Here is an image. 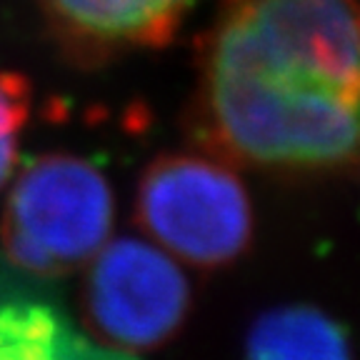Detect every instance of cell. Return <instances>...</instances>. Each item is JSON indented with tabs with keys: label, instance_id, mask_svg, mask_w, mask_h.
<instances>
[{
	"label": "cell",
	"instance_id": "cell-1",
	"mask_svg": "<svg viewBox=\"0 0 360 360\" xmlns=\"http://www.w3.org/2000/svg\"><path fill=\"white\" fill-rule=\"evenodd\" d=\"M188 128L238 170H360V0H223L198 43Z\"/></svg>",
	"mask_w": 360,
	"mask_h": 360
},
{
	"label": "cell",
	"instance_id": "cell-2",
	"mask_svg": "<svg viewBox=\"0 0 360 360\" xmlns=\"http://www.w3.org/2000/svg\"><path fill=\"white\" fill-rule=\"evenodd\" d=\"M135 220L178 263L215 270L253 243L255 213L238 168L205 150L165 153L143 170Z\"/></svg>",
	"mask_w": 360,
	"mask_h": 360
},
{
	"label": "cell",
	"instance_id": "cell-3",
	"mask_svg": "<svg viewBox=\"0 0 360 360\" xmlns=\"http://www.w3.org/2000/svg\"><path fill=\"white\" fill-rule=\"evenodd\" d=\"M115 198L101 168L78 155L51 153L13 180L0 218L8 260L35 276L88 265L110 240Z\"/></svg>",
	"mask_w": 360,
	"mask_h": 360
},
{
	"label": "cell",
	"instance_id": "cell-4",
	"mask_svg": "<svg viewBox=\"0 0 360 360\" xmlns=\"http://www.w3.org/2000/svg\"><path fill=\"white\" fill-rule=\"evenodd\" d=\"M191 303L180 263L148 238L108 240L88 260L83 315L103 345L130 353L160 348L180 333Z\"/></svg>",
	"mask_w": 360,
	"mask_h": 360
},
{
	"label": "cell",
	"instance_id": "cell-5",
	"mask_svg": "<svg viewBox=\"0 0 360 360\" xmlns=\"http://www.w3.org/2000/svg\"><path fill=\"white\" fill-rule=\"evenodd\" d=\"M45 28L68 60L101 65L163 48L195 0H35Z\"/></svg>",
	"mask_w": 360,
	"mask_h": 360
},
{
	"label": "cell",
	"instance_id": "cell-6",
	"mask_svg": "<svg viewBox=\"0 0 360 360\" xmlns=\"http://www.w3.org/2000/svg\"><path fill=\"white\" fill-rule=\"evenodd\" d=\"M245 360H353L343 328L321 308L290 303L270 308L245 338Z\"/></svg>",
	"mask_w": 360,
	"mask_h": 360
},
{
	"label": "cell",
	"instance_id": "cell-7",
	"mask_svg": "<svg viewBox=\"0 0 360 360\" xmlns=\"http://www.w3.org/2000/svg\"><path fill=\"white\" fill-rule=\"evenodd\" d=\"M70 340L45 305L0 308V360H70Z\"/></svg>",
	"mask_w": 360,
	"mask_h": 360
},
{
	"label": "cell",
	"instance_id": "cell-8",
	"mask_svg": "<svg viewBox=\"0 0 360 360\" xmlns=\"http://www.w3.org/2000/svg\"><path fill=\"white\" fill-rule=\"evenodd\" d=\"M30 105H33V90L28 78L11 70H0V191L15 173Z\"/></svg>",
	"mask_w": 360,
	"mask_h": 360
}]
</instances>
